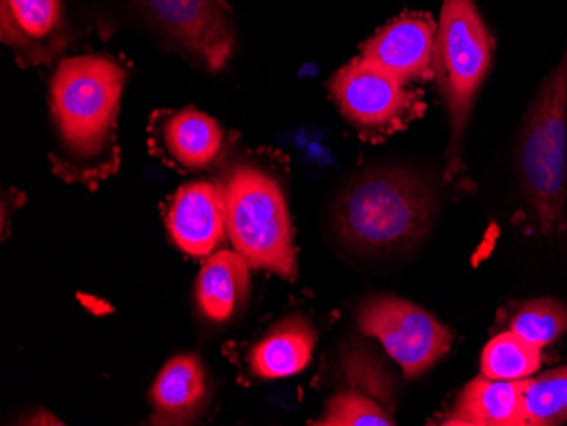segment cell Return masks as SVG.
<instances>
[{"instance_id": "6da1fadb", "label": "cell", "mask_w": 567, "mask_h": 426, "mask_svg": "<svg viewBox=\"0 0 567 426\" xmlns=\"http://www.w3.org/2000/svg\"><path fill=\"white\" fill-rule=\"evenodd\" d=\"M126 72L106 55L63 59L50 79V111L73 164L116 167V120Z\"/></svg>"}, {"instance_id": "7a4b0ae2", "label": "cell", "mask_w": 567, "mask_h": 426, "mask_svg": "<svg viewBox=\"0 0 567 426\" xmlns=\"http://www.w3.org/2000/svg\"><path fill=\"white\" fill-rule=\"evenodd\" d=\"M433 190L406 168H378L353 180L334 208L340 240L359 253H390L416 243L432 222Z\"/></svg>"}, {"instance_id": "3957f363", "label": "cell", "mask_w": 567, "mask_h": 426, "mask_svg": "<svg viewBox=\"0 0 567 426\" xmlns=\"http://www.w3.org/2000/svg\"><path fill=\"white\" fill-rule=\"evenodd\" d=\"M517 170L538 227L544 235L556 233L566 222L567 40L528 107L518 135Z\"/></svg>"}, {"instance_id": "277c9868", "label": "cell", "mask_w": 567, "mask_h": 426, "mask_svg": "<svg viewBox=\"0 0 567 426\" xmlns=\"http://www.w3.org/2000/svg\"><path fill=\"white\" fill-rule=\"evenodd\" d=\"M495 41L476 0H444L436 21L433 77L441 92L449 123L447 177L461 168L462 142L477 92L493 62Z\"/></svg>"}, {"instance_id": "5b68a950", "label": "cell", "mask_w": 567, "mask_h": 426, "mask_svg": "<svg viewBox=\"0 0 567 426\" xmlns=\"http://www.w3.org/2000/svg\"><path fill=\"white\" fill-rule=\"evenodd\" d=\"M226 231L235 250L254 269L286 281L298 276L291 221L282 189L260 168H235L223 186Z\"/></svg>"}, {"instance_id": "8992f818", "label": "cell", "mask_w": 567, "mask_h": 426, "mask_svg": "<svg viewBox=\"0 0 567 426\" xmlns=\"http://www.w3.org/2000/svg\"><path fill=\"white\" fill-rule=\"evenodd\" d=\"M328 89L342 116L368 136L403 129L423 111L415 92L362 56L337 70Z\"/></svg>"}, {"instance_id": "52a82bcc", "label": "cell", "mask_w": 567, "mask_h": 426, "mask_svg": "<svg viewBox=\"0 0 567 426\" xmlns=\"http://www.w3.org/2000/svg\"><path fill=\"white\" fill-rule=\"evenodd\" d=\"M359 329L381 342L408 380L429 372L451 349V332L429 311L396 295H374L359 311Z\"/></svg>"}, {"instance_id": "ba28073f", "label": "cell", "mask_w": 567, "mask_h": 426, "mask_svg": "<svg viewBox=\"0 0 567 426\" xmlns=\"http://www.w3.org/2000/svg\"><path fill=\"white\" fill-rule=\"evenodd\" d=\"M168 40L212 72L225 69L234 53V12L226 0H132Z\"/></svg>"}, {"instance_id": "9c48e42d", "label": "cell", "mask_w": 567, "mask_h": 426, "mask_svg": "<svg viewBox=\"0 0 567 426\" xmlns=\"http://www.w3.org/2000/svg\"><path fill=\"white\" fill-rule=\"evenodd\" d=\"M436 22L429 14L408 12L369 38L360 55L403 84L433 77Z\"/></svg>"}, {"instance_id": "30bf717a", "label": "cell", "mask_w": 567, "mask_h": 426, "mask_svg": "<svg viewBox=\"0 0 567 426\" xmlns=\"http://www.w3.org/2000/svg\"><path fill=\"white\" fill-rule=\"evenodd\" d=\"M0 28L22 66L41 65L66 44L65 6L63 0H2Z\"/></svg>"}, {"instance_id": "8fae6325", "label": "cell", "mask_w": 567, "mask_h": 426, "mask_svg": "<svg viewBox=\"0 0 567 426\" xmlns=\"http://www.w3.org/2000/svg\"><path fill=\"white\" fill-rule=\"evenodd\" d=\"M167 228L187 256H209L228 233L223 187L206 180L181 187L168 208Z\"/></svg>"}, {"instance_id": "7c38bea8", "label": "cell", "mask_w": 567, "mask_h": 426, "mask_svg": "<svg viewBox=\"0 0 567 426\" xmlns=\"http://www.w3.org/2000/svg\"><path fill=\"white\" fill-rule=\"evenodd\" d=\"M208 399V381L203 362L194 354L171 359L150 391L155 425L194 422Z\"/></svg>"}, {"instance_id": "4fadbf2b", "label": "cell", "mask_w": 567, "mask_h": 426, "mask_svg": "<svg viewBox=\"0 0 567 426\" xmlns=\"http://www.w3.org/2000/svg\"><path fill=\"white\" fill-rule=\"evenodd\" d=\"M524 381L489 380L481 375L458 394L454 412L445 425L524 426L522 401Z\"/></svg>"}, {"instance_id": "5bb4252c", "label": "cell", "mask_w": 567, "mask_h": 426, "mask_svg": "<svg viewBox=\"0 0 567 426\" xmlns=\"http://www.w3.org/2000/svg\"><path fill=\"white\" fill-rule=\"evenodd\" d=\"M317 345V333L308 320L291 316L280 321L250 355V368L260 380H282L308 367Z\"/></svg>"}, {"instance_id": "9a60e30c", "label": "cell", "mask_w": 567, "mask_h": 426, "mask_svg": "<svg viewBox=\"0 0 567 426\" xmlns=\"http://www.w3.org/2000/svg\"><path fill=\"white\" fill-rule=\"evenodd\" d=\"M162 149L175 165L200 170L218 157L225 139L218 121L186 107L165 117L161 128Z\"/></svg>"}, {"instance_id": "2e32d148", "label": "cell", "mask_w": 567, "mask_h": 426, "mask_svg": "<svg viewBox=\"0 0 567 426\" xmlns=\"http://www.w3.org/2000/svg\"><path fill=\"white\" fill-rule=\"evenodd\" d=\"M247 260L237 250H219L200 269L196 298L204 316L225 323L244 304L250 289Z\"/></svg>"}, {"instance_id": "e0dca14e", "label": "cell", "mask_w": 567, "mask_h": 426, "mask_svg": "<svg viewBox=\"0 0 567 426\" xmlns=\"http://www.w3.org/2000/svg\"><path fill=\"white\" fill-rule=\"evenodd\" d=\"M543 365V349L520 339L517 333H499L484 346L481 374L489 380L524 381Z\"/></svg>"}, {"instance_id": "ac0fdd59", "label": "cell", "mask_w": 567, "mask_h": 426, "mask_svg": "<svg viewBox=\"0 0 567 426\" xmlns=\"http://www.w3.org/2000/svg\"><path fill=\"white\" fill-rule=\"evenodd\" d=\"M522 401L527 425L553 426L567 422V367L524 380Z\"/></svg>"}, {"instance_id": "d6986e66", "label": "cell", "mask_w": 567, "mask_h": 426, "mask_svg": "<svg viewBox=\"0 0 567 426\" xmlns=\"http://www.w3.org/2000/svg\"><path fill=\"white\" fill-rule=\"evenodd\" d=\"M509 330L544 349L567 333V306L556 299H532L513 313Z\"/></svg>"}, {"instance_id": "ffe728a7", "label": "cell", "mask_w": 567, "mask_h": 426, "mask_svg": "<svg viewBox=\"0 0 567 426\" xmlns=\"http://www.w3.org/2000/svg\"><path fill=\"white\" fill-rule=\"evenodd\" d=\"M313 425L323 426H390L396 425L388 406L360 391L333 394L327 401L324 415Z\"/></svg>"}]
</instances>
